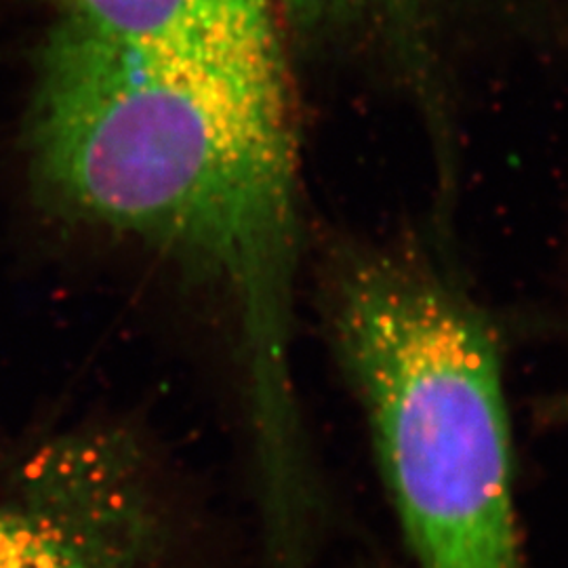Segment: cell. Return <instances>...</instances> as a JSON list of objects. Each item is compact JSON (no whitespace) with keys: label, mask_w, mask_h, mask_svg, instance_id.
Instances as JSON below:
<instances>
[{"label":"cell","mask_w":568,"mask_h":568,"mask_svg":"<svg viewBox=\"0 0 568 568\" xmlns=\"http://www.w3.org/2000/svg\"><path fill=\"white\" fill-rule=\"evenodd\" d=\"M49 196L222 286L239 318L260 464L302 457L291 379L300 243L288 72H217L55 23L32 112Z\"/></svg>","instance_id":"6da1fadb"},{"label":"cell","mask_w":568,"mask_h":568,"mask_svg":"<svg viewBox=\"0 0 568 568\" xmlns=\"http://www.w3.org/2000/svg\"><path fill=\"white\" fill-rule=\"evenodd\" d=\"M325 304L419 568H525L501 347L485 312L432 264L371 246L335 255Z\"/></svg>","instance_id":"7a4b0ae2"},{"label":"cell","mask_w":568,"mask_h":568,"mask_svg":"<svg viewBox=\"0 0 568 568\" xmlns=\"http://www.w3.org/2000/svg\"><path fill=\"white\" fill-rule=\"evenodd\" d=\"M142 455L87 432L34 453L0 493V568H163Z\"/></svg>","instance_id":"3957f363"},{"label":"cell","mask_w":568,"mask_h":568,"mask_svg":"<svg viewBox=\"0 0 568 568\" xmlns=\"http://www.w3.org/2000/svg\"><path fill=\"white\" fill-rule=\"evenodd\" d=\"M58 23L217 72H288L272 0H60Z\"/></svg>","instance_id":"277c9868"},{"label":"cell","mask_w":568,"mask_h":568,"mask_svg":"<svg viewBox=\"0 0 568 568\" xmlns=\"http://www.w3.org/2000/svg\"><path fill=\"white\" fill-rule=\"evenodd\" d=\"M286 18L307 30H368L400 21L422 0H278Z\"/></svg>","instance_id":"5b68a950"},{"label":"cell","mask_w":568,"mask_h":568,"mask_svg":"<svg viewBox=\"0 0 568 568\" xmlns=\"http://www.w3.org/2000/svg\"><path fill=\"white\" fill-rule=\"evenodd\" d=\"M554 410H556V417H558V419H567L568 422V396L562 403H556Z\"/></svg>","instance_id":"8992f818"}]
</instances>
